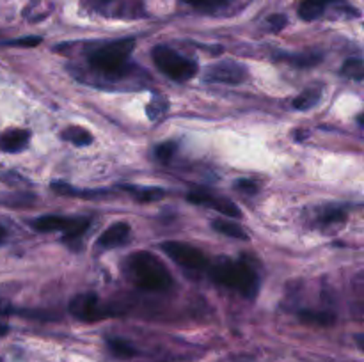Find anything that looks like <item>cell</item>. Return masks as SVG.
Wrapping results in <instances>:
<instances>
[{
  "instance_id": "obj_1",
  "label": "cell",
  "mask_w": 364,
  "mask_h": 362,
  "mask_svg": "<svg viewBox=\"0 0 364 362\" xmlns=\"http://www.w3.org/2000/svg\"><path fill=\"white\" fill-rule=\"evenodd\" d=\"M127 270L134 283L146 291H166L173 286V275L156 256L137 252L127 261Z\"/></svg>"
},
{
  "instance_id": "obj_2",
  "label": "cell",
  "mask_w": 364,
  "mask_h": 362,
  "mask_svg": "<svg viewBox=\"0 0 364 362\" xmlns=\"http://www.w3.org/2000/svg\"><path fill=\"white\" fill-rule=\"evenodd\" d=\"M135 41L132 38L116 39L98 46L89 55V62L96 71L110 78H121L130 73V55Z\"/></svg>"
},
{
  "instance_id": "obj_3",
  "label": "cell",
  "mask_w": 364,
  "mask_h": 362,
  "mask_svg": "<svg viewBox=\"0 0 364 362\" xmlns=\"http://www.w3.org/2000/svg\"><path fill=\"white\" fill-rule=\"evenodd\" d=\"M212 277L223 286L238 291L244 297H255L258 291V273L249 263L220 259L212 268Z\"/></svg>"
},
{
  "instance_id": "obj_4",
  "label": "cell",
  "mask_w": 364,
  "mask_h": 362,
  "mask_svg": "<svg viewBox=\"0 0 364 362\" xmlns=\"http://www.w3.org/2000/svg\"><path fill=\"white\" fill-rule=\"evenodd\" d=\"M153 62L156 64L164 75L173 78L174 82H187L194 78L198 73V64L194 60L187 59V57L180 55L176 50L169 48L166 45H159L153 48L151 52Z\"/></svg>"
},
{
  "instance_id": "obj_5",
  "label": "cell",
  "mask_w": 364,
  "mask_h": 362,
  "mask_svg": "<svg viewBox=\"0 0 364 362\" xmlns=\"http://www.w3.org/2000/svg\"><path fill=\"white\" fill-rule=\"evenodd\" d=\"M32 229L41 233H52V231H63L64 240H77L87 231V219H70L60 215H43L31 222Z\"/></svg>"
},
{
  "instance_id": "obj_6",
  "label": "cell",
  "mask_w": 364,
  "mask_h": 362,
  "mask_svg": "<svg viewBox=\"0 0 364 362\" xmlns=\"http://www.w3.org/2000/svg\"><path fill=\"white\" fill-rule=\"evenodd\" d=\"M164 252L173 259L174 263H178L180 266L188 270H203L208 266V259L203 254L199 248L192 247V245L183 243V241H166V243L160 245Z\"/></svg>"
},
{
  "instance_id": "obj_7",
  "label": "cell",
  "mask_w": 364,
  "mask_h": 362,
  "mask_svg": "<svg viewBox=\"0 0 364 362\" xmlns=\"http://www.w3.org/2000/svg\"><path fill=\"white\" fill-rule=\"evenodd\" d=\"M70 311L75 318L82 319V322H98V319L109 318V316L116 314L112 309L103 305L95 293L77 295V297L71 300Z\"/></svg>"
},
{
  "instance_id": "obj_8",
  "label": "cell",
  "mask_w": 364,
  "mask_h": 362,
  "mask_svg": "<svg viewBox=\"0 0 364 362\" xmlns=\"http://www.w3.org/2000/svg\"><path fill=\"white\" fill-rule=\"evenodd\" d=\"M247 78V70L242 64L233 62V60H223L208 67L205 80L210 84H228L237 85Z\"/></svg>"
},
{
  "instance_id": "obj_9",
  "label": "cell",
  "mask_w": 364,
  "mask_h": 362,
  "mask_svg": "<svg viewBox=\"0 0 364 362\" xmlns=\"http://www.w3.org/2000/svg\"><path fill=\"white\" fill-rule=\"evenodd\" d=\"M187 199L191 202H194V204L212 206L213 209L220 212L223 215L231 216V219H240L242 216L240 208H238L233 201H230V199L226 197H215V195L208 194V192L196 190V192H191V194L187 195Z\"/></svg>"
},
{
  "instance_id": "obj_10",
  "label": "cell",
  "mask_w": 364,
  "mask_h": 362,
  "mask_svg": "<svg viewBox=\"0 0 364 362\" xmlns=\"http://www.w3.org/2000/svg\"><path fill=\"white\" fill-rule=\"evenodd\" d=\"M130 238V226L127 222H116L102 233L98 245L103 248H116L124 245Z\"/></svg>"
},
{
  "instance_id": "obj_11",
  "label": "cell",
  "mask_w": 364,
  "mask_h": 362,
  "mask_svg": "<svg viewBox=\"0 0 364 362\" xmlns=\"http://www.w3.org/2000/svg\"><path fill=\"white\" fill-rule=\"evenodd\" d=\"M338 2L340 0H302L299 6V16L306 21L318 20L331 6H336Z\"/></svg>"
},
{
  "instance_id": "obj_12",
  "label": "cell",
  "mask_w": 364,
  "mask_h": 362,
  "mask_svg": "<svg viewBox=\"0 0 364 362\" xmlns=\"http://www.w3.org/2000/svg\"><path fill=\"white\" fill-rule=\"evenodd\" d=\"M31 133L27 130H11L0 137V149L6 153H18L27 148Z\"/></svg>"
},
{
  "instance_id": "obj_13",
  "label": "cell",
  "mask_w": 364,
  "mask_h": 362,
  "mask_svg": "<svg viewBox=\"0 0 364 362\" xmlns=\"http://www.w3.org/2000/svg\"><path fill=\"white\" fill-rule=\"evenodd\" d=\"M301 319L309 325H320V327H329L336 322V316L329 311H313V309H304L301 311Z\"/></svg>"
},
{
  "instance_id": "obj_14",
  "label": "cell",
  "mask_w": 364,
  "mask_h": 362,
  "mask_svg": "<svg viewBox=\"0 0 364 362\" xmlns=\"http://www.w3.org/2000/svg\"><path fill=\"white\" fill-rule=\"evenodd\" d=\"M213 229L226 234V236L230 238H237V240H247L249 238L244 227L237 222H231V220H224V219L213 220Z\"/></svg>"
},
{
  "instance_id": "obj_15",
  "label": "cell",
  "mask_w": 364,
  "mask_h": 362,
  "mask_svg": "<svg viewBox=\"0 0 364 362\" xmlns=\"http://www.w3.org/2000/svg\"><path fill=\"white\" fill-rule=\"evenodd\" d=\"M107 346H109L110 353L119 358H130L137 355V350L128 341L121 339V337H107Z\"/></svg>"
},
{
  "instance_id": "obj_16",
  "label": "cell",
  "mask_w": 364,
  "mask_h": 362,
  "mask_svg": "<svg viewBox=\"0 0 364 362\" xmlns=\"http://www.w3.org/2000/svg\"><path fill=\"white\" fill-rule=\"evenodd\" d=\"M63 137L64 141L71 142V144L75 146H89L92 142L91 133L80 126H68L66 130L63 131Z\"/></svg>"
},
{
  "instance_id": "obj_17",
  "label": "cell",
  "mask_w": 364,
  "mask_h": 362,
  "mask_svg": "<svg viewBox=\"0 0 364 362\" xmlns=\"http://www.w3.org/2000/svg\"><path fill=\"white\" fill-rule=\"evenodd\" d=\"M320 96H322L320 89H309V91H304L301 96H297L291 105L297 110H309L320 102Z\"/></svg>"
},
{
  "instance_id": "obj_18",
  "label": "cell",
  "mask_w": 364,
  "mask_h": 362,
  "mask_svg": "<svg viewBox=\"0 0 364 362\" xmlns=\"http://www.w3.org/2000/svg\"><path fill=\"white\" fill-rule=\"evenodd\" d=\"M341 73H343L345 77L350 78V80L363 82V78H364L363 60L359 59V57H355V59H348L347 62L343 64V67H341Z\"/></svg>"
},
{
  "instance_id": "obj_19",
  "label": "cell",
  "mask_w": 364,
  "mask_h": 362,
  "mask_svg": "<svg viewBox=\"0 0 364 362\" xmlns=\"http://www.w3.org/2000/svg\"><path fill=\"white\" fill-rule=\"evenodd\" d=\"M127 190H130L134 194V197L141 202H149V201H159L166 195V192L162 188H132L127 187Z\"/></svg>"
},
{
  "instance_id": "obj_20",
  "label": "cell",
  "mask_w": 364,
  "mask_h": 362,
  "mask_svg": "<svg viewBox=\"0 0 364 362\" xmlns=\"http://www.w3.org/2000/svg\"><path fill=\"white\" fill-rule=\"evenodd\" d=\"M281 59L288 60L291 64H297L299 67H308L318 64L322 60V57L316 55V53H301V55H281Z\"/></svg>"
},
{
  "instance_id": "obj_21",
  "label": "cell",
  "mask_w": 364,
  "mask_h": 362,
  "mask_svg": "<svg viewBox=\"0 0 364 362\" xmlns=\"http://www.w3.org/2000/svg\"><path fill=\"white\" fill-rule=\"evenodd\" d=\"M176 142H164V144H160L159 148L155 149V156L160 162H169L174 156V153H176Z\"/></svg>"
},
{
  "instance_id": "obj_22",
  "label": "cell",
  "mask_w": 364,
  "mask_h": 362,
  "mask_svg": "<svg viewBox=\"0 0 364 362\" xmlns=\"http://www.w3.org/2000/svg\"><path fill=\"white\" fill-rule=\"evenodd\" d=\"M347 213L345 209L341 208H329V209H323V213L320 215V222L323 224H334V222H341L345 220Z\"/></svg>"
},
{
  "instance_id": "obj_23",
  "label": "cell",
  "mask_w": 364,
  "mask_h": 362,
  "mask_svg": "<svg viewBox=\"0 0 364 362\" xmlns=\"http://www.w3.org/2000/svg\"><path fill=\"white\" fill-rule=\"evenodd\" d=\"M167 106L169 105H167L166 99L162 98L153 99V102L148 105V117L149 119H159L160 116H164V114L167 112Z\"/></svg>"
},
{
  "instance_id": "obj_24",
  "label": "cell",
  "mask_w": 364,
  "mask_h": 362,
  "mask_svg": "<svg viewBox=\"0 0 364 362\" xmlns=\"http://www.w3.org/2000/svg\"><path fill=\"white\" fill-rule=\"evenodd\" d=\"M185 2L194 7H199V9H215V7L226 4L228 0H185Z\"/></svg>"
},
{
  "instance_id": "obj_25",
  "label": "cell",
  "mask_w": 364,
  "mask_h": 362,
  "mask_svg": "<svg viewBox=\"0 0 364 362\" xmlns=\"http://www.w3.org/2000/svg\"><path fill=\"white\" fill-rule=\"evenodd\" d=\"M235 188L240 192H245V194H256V192L259 190L258 183L252 180H238L237 183H235Z\"/></svg>"
},
{
  "instance_id": "obj_26",
  "label": "cell",
  "mask_w": 364,
  "mask_h": 362,
  "mask_svg": "<svg viewBox=\"0 0 364 362\" xmlns=\"http://www.w3.org/2000/svg\"><path fill=\"white\" fill-rule=\"evenodd\" d=\"M269 25H270V31L277 32L287 25V16L284 14H274V16L269 18Z\"/></svg>"
},
{
  "instance_id": "obj_27",
  "label": "cell",
  "mask_w": 364,
  "mask_h": 362,
  "mask_svg": "<svg viewBox=\"0 0 364 362\" xmlns=\"http://www.w3.org/2000/svg\"><path fill=\"white\" fill-rule=\"evenodd\" d=\"M41 43V38H36V35H32V38H21V39H16V41H11L7 43V45H14V46H36Z\"/></svg>"
},
{
  "instance_id": "obj_28",
  "label": "cell",
  "mask_w": 364,
  "mask_h": 362,
  "mask_svg": "<svg viewBox=\"0 0 364 362\" xmlns=\"http://www.w3.org/2000/svg\"><path fill=\"white\" fill-rule=\"evenodd\" d=\"M6 236H7V231L4 229L2 226H0V245H2L4 241H6Z\"/></svg>"
},
{
  "instance_id": "obj_29",
  "label": "cell",
  "mask_w": 364,
  "mask_h": 362,
  "mask_svg": "<svg viewBox=\"0 0 364 362\" xmlns=\"http://www.w3.org/2000/svg\"><path fill=\"white\" fill-rule=\"evenodd\" d=\"M6 327H4V325H0V334H4V332H6Z\"/></svg>"
},
{
  "instance_id": "obj_30",
  "label": "cell",
  "mask_w": 364,
  "mask_h": 362,
  "mask_svg": "<svg viewBox=\"0 0 364 362\" xmlns=\"http://www.w3.org/2000/svg\"><path fill=\"white\" fill-rule=\"evenodd\" d=\"M0 362H2V361H0Z\"/></svg>"
}]
</instances>
